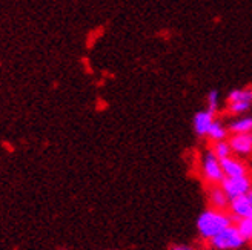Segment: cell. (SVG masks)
Instances as JSON below:
<instances>
[{
    "mask_svg": "<svg viewBox=\"0 0 252 250\" xmlns=\"http://www.w3.org/2000/svg\"><path fill=\"white\" fill-rule=\"evenodd\" d=\"M234 224V218L228 210L220 209H205L197 218V233L203 241H209L212 236L220 233L223 229Z\"/></svg>",
    "mask_w": 252,
    "mask_h": 250,
    "instance_id": "cell-1",
    "label": "cell"
},
{
    "mask_svg": "<svg viewBox=\"0 0 252 250\" xmlns=\"http://www.w3.org/2000/svg\"><path fill=\"white\" fill-rule=\"evenodd\" d=\"M226 112L232 117L248 114L252 109V86L231 89L224 100Z\"/></svg>",
    "mask_w": 252,
    "mask_h": 250,
    "instance_id": "cell-2",
    "label": "cell"
},
{
    "mask_svg": "<svg viewBox=\"0 0 252 250\" xmlns=\"http://www.w3.org/2000/svg\"><path fill=\"white\" fill-rule=\"evenodd\" d=\"M198 169H200L201 180H203L208 186L220 184L221 180L224 178V173L221 169V161L216 157V154H214L211 149H206V151L201 154Z\"/></svg>",
    "mask_w": 252,
    "mask_h": 250,
    "instance_id": "cell-3",
    "label": "cell"
},
{
    "mask_svg": "<svg viewBox=\"0 0 252 250\" xmlns=\"http://www.w3.org/2000/svg\"><path fill=\"white\" fill-rule=\"evenodd\" d=\"M208 244L211 250H240L246 244V241L243 240L240 232L237 230L235 224H231L229 227L223 229L220 233L212 236Z\"/></svg>",
    "mask_w": 252,
    "mask_h": 250,
    "instance_id": "cell-4",
    "label": "cell"
},
{
    "mask_svg": "<svg viewBox=\"0 0 252 250\" xmlns=\"http://www.w3.org/2000/svg\"><path fill=\"white\" fill-rule=\"evenodd\" d=\"M220 186L231 199V198L246 194L252 187V178L249 177V173L240 175V177H224L221 180Z\"/></svg>",
    "mask_w": 252,
    "mask_h": 250,
    "instance_id": "cell-5",
    "label": "cell"
},
{
    "mask_svg": "<svg viewBox=\"0 0 252 250\" xmlns=\"http://www.w3.org/2000/svg\"><path fill=\"white\" fill-rule=\"evenodd\" d=\"M228 212L234 221L240 218H252V187L246 194L229 199Z\"/></svg>",
    "mask_w": 252,
    "mask_h": 250,
    "instance_id": "cell-6",
    "label": "cell"
},
{
    "mask_svg": "<svg viewBox=\"0 0 252 250\" xmlns=\"http://www.w3.org/2000/svg\"><path fill=\"white\" fill-rule=\"evenodd\" d=\"M229 146L235 157L252 155V132L251 134H232L228 137Z\"/></svg>",
    "mask_w": 252,
    "mask_h": 250,
    "instance_id": "cell-7",
    "label": "cell"
},
{
    "mask_svg": "<svg viewBox=\"0 0 252 250\" xmlns=\"http://www.w3.org/2000/svg\"><path fill=\"white\" fill-rule=\"evenodd\" d=\"M216 118H217V115L212 114V112L208 109H201V111L195 112L192 117V129L198 139H206V134L211 128L212 121Z\"/></svg>",
    "mask_w": 252,
    "mask_h": 250,
    "instance_id": "cell-8",
    "label": "cell"
},
{
    "mask_svg": "<svg viewBox=\"0 0 252 250\" xmlns=\"http://www.w3.org/2000/svg\"><path fill=\"white\" fill-rule=\"evenodd\" d=\"M206 196H208L209 207L220 209V210H228V207H229V196L226 195V192L221 189L220 184L208 186Z\"/></svg>",
    "mask_w": 252,
    "mask_h": 250,
    "instance_id": "cell-9",
    "label": "cell"
},
{
    "mask_svg": "<svg viewBox=\"0 0 252 250\" xmlns=\"http://www.w3.org/2000/svg\"><path fill=\"white\" fill-rule=\"evenodd\" d=\"M220 161H221V169H223L224 177H240V175L249 173L246 165L240 160V157L231 155V157L223 158Z\"/></svg>",
    "mask_w": 252,
    "mask_h": 250,
    "instance_id": "cell-10",
    "label": "cell"
},
{
    "mask_svg": "<svg viewBox=\"0 0 252 250\" xmlns=\"http://www.w3.org/2000/svg\"><path fill=\"white\" fill-rule=\"evenodd\" d=\"M226 126H228L229 135H232V134H251L252 132V115L243 114V115L234 117L228 124H226Z\"/></svg>",
    "mask_w": 252,
    "mask_h": 250,
    "instance_id": "cell-11",
    "label": "cell"
},
{
    "mask_svg": "<svg viewBox=\"0 0 252 250\" xmlns=\"http://www.w3.org/2000/svg\"><path fill=\"white\" fill-rule=\"evenodd\" d=\"M229 137V131H228V126H226V123H223L220 118H216L212 121L211 128L206 134V139L214 143V141H220V140H226Z\"/></svg>",
    "mask_w": 252,
    "mask_h": 250,
    "instance_id": "cell-12",
    "label": "cell"
},
{
    "mask_svg": "<svg viewBox=\"0 0 252 250\" xmlns=\"http://www.w3.org/2000/svg\"><path fill=\"white\" fill-rule=\"evenodd\" d=\"M209 149H211V151H212L214 154H216V157H217L219 160H223V158H228V157L234 155V154H232V149H231V146H229L228 139L211 143V147H209Z\"/></svg>",
    "mask_w": 252,
    "mask_h": 250,
    "instance_id": "cell-13",
    "label": "cell"
},
{
    "mask_svg": "<svg viewBox=\"0 0 252 250\" xmlns=\"http://www.w3.org/2000/svg\"><path fill=\"white\" fill-rule=\"evenodd\" d=\"M220 103H221V98H220V92L217 89H211L206 97H205V105L208 111H211L212 114H219V111H220Z\"/></svg>",
    "mask_w": 252,
    "mask_h": 250,
    "instance_id": "cell-14",
    "label": "cell"
},
{
    "mask_svg": "<svg viewBox=\"0 0 252 250\" xmlns=\"http://www.w3.org/2000/svg\"><path fill=\"white\" fill-rule=\"evenodd\" d=\"M237 230L240 232V235L243 236V240L246 243L252 241V218H240L234 221Z\"/></svg>",
    "mask_w": 252,
    "mask_h": 250,
    "instance_id": "cell-15",
    "label": "cell"
},
{
    "mask_svg": "<svg viewBox=\"0 0 252 250\" xmlns=\"http://www.w3.org/2000/svg\"><path fill=\"white\" fill-rule=\"evenodd\" d=\"M169 250H195V249L189 244H172L169 247Z\"/></svg>",
    "mask_w": 252,
    "mask_h": 250,
    "instance_id": "cell-16",
    "label": "cell"
}]
</instances>
